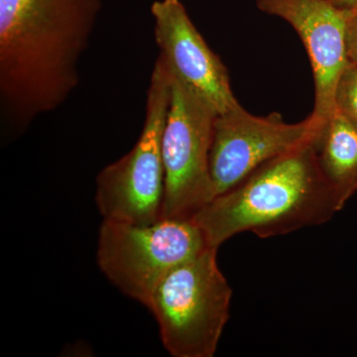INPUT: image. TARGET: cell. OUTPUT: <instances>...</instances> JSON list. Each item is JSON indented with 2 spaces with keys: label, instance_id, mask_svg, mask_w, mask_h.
Returning a JSON list of instances; mask_svg holds the SVG:
<instances>
[{
  "label": "cell",
  "instance_id": "obj_1",
  "mask_svg": "<svg viewBox=\"0 0 357 357\" xmlns=\"http://www.w3.org/2000/svg\"><path fill=\"white\" fill-rule=\"evenodd\" d=\"M102 0H0V114L14 137L79 84Z\"/></svg>",
  "mask_w": 357,
  "mask_h": 357
},
{
  "label": "cell",
  "instance_id": "obj_2",
  "mask_svg": "<svg viewBox=\"0 0 357 357\" xmlns=\"http://www.w3.org/2000/svg\"><path fill=\"white\" fill-rule=\"evenodd\" d=\"M318 133L265 162L192 218L210 248L241 232L269 238L324 225L342 210L319 166Z\"/></svg>",
  "mask_w": 357,
  "mask_h": 357
},
{
  "label": "cell",
  "instance_id": "obj_3",
  "mask_svg": "<svg viewBox=\"0 0 357 357\" xmlns=\"http://www.w3.org/2000/svg\"><path fill=\"white\" fill-rule=\"evenodd\" d=\"M208 248L172 270L156 288L148 309L167 351L175 357H213L229 319L232 290Z\"/></svg>",
  "mask_w": 357,
  "mask_h": 357
},
{
  "label": "cell",
  "instance_id": "obj_4",
  "mask_svg": "<svg viewBox=\"0 0 357 357\" xmlns=\"http://www.w3.org/2000/svg\"><path fill=\"white\" fill-rule=\"evenodd\" d=\"M170 98V74L158 56L147 89L144 124L137 142L96 178V203L103 220L150 225L162 218L165 192L162 135Z\"/></svg>",
  "mask_w": 357,
  "mask_h": 357
},
{
  "label": "cell",
  "instance_id": "obj_5",
  "mask_svg": "<svg viewBox=\"0 0 357 357\" xmlns=\"http://www.w3.org/2000/svg\"><path fill=\"white\" fill-rule=\"evenodd\" d=\"M210 248L194 218H160L150 225L103 220L98 267L131 299L148 307L162 280Z\"/></svg>",
  "mask_w": 357,
  "mask_h": 357
},
{
  "label": "cell",
  "instance_id": "obj_6",
  "mask_svg": "<svg viewBox=\"0 0 357 357\" xmlns=\"http://www.w3.org/2000/svg\"><path fill=\"white\" fill-rule=\"evenodd\" d=\"M168 70L171 98L162 135L165 172L162 218H192L213 199L210 155L218 112Z\"/></svg>",
  "mask_w": 357,
  "mask_h": 357
},
{
  "label": "cell",
  "instance_id": "obj_7",
  "mask_svg": "<svg viewBox=\"0 0 357 357\" xmlns=\"http://www.w3.org/2000/svg\"><path fill=\"white\" fill-rule=\"evenodd\" d=\"M321 128L311 115L287 123L278 112L256 116L243 105L218 114L210 155L213 198L236 187L265 162L312 139Z\"/></svg>",
  "mask_w": 357,
  "mask_h": 357
},
{
  "label": "cell",
  "instance_id": "obj_8",
  "mask_svg": "<svg viewBox=\"0 0 357 357\" xmlns=\"http://www.w3.org/2000/svg\"><path fill=\"white\" fill-rule=\"evenodd\" d=\"M259 10L287 21L298 33L311 63L314 84L312 121L323 128L335 112L338 79L347 64V11L330 0H256Z\"/></svg>",
  "mask_w": 357,
  "mask_h": 357
},
{
  "label": "cell",
  "instance_id": "obj_9",
  "mask_svg": "<svg viewBox=\"0 0 357 357\" xmlns=\"http://www.w3.org/2000/svg\"><path fill=\"white\" fill-rule=\"evenodd\" d=\"M159 57L176 76L215 107L218 114L241 107L229 70L192 22L180 0H155L151 6Z\"/></svg>",
  "mask_w": 357,
  "mask_h": 357
},
{
  "label": "cell",
  "instance_id": "obj_10",
  "mask_svg": "<svg viewBox=\"0 0 357 357\" xmlns=\"http://www.w3.org/2000/svg\"><path fill=\"white\" fill-rule=\"evenodd\" d=\"M317 157L342 208L357 192V126L335 110L316 137Z\"/></svg>",
  "mask_w": 357,
  "mask_h": 357
},
{
  "label": "cell",
  "instance_id": "obj_11",
  "mask_svg": "<svg viewBox=\"0 0 357 357\" xmlns=\"http://www.w3.org/2000/svg\"><path fill=\"white\" fill-rule=\"evenodd\" d=\"M335 110L357 126V65L349 62L338 79Z\"/></svg>",
  "mask_w": 357,
  "mask_h": 357
},
{
  "label": "cell",
  "instance_id": "obj_12",
  "mask_svg": "<svg viewBox=\"0 0 357 357\" xmlns=\"http://www.w3.org/2000/svg\"><path fill=\"white\" fill-rule=\"evenodd\" d=\"M345 35L349 62L357 65V11H347Z\"/></svg>",
  "mask_w": 357,
  "mask_h": 357
},
{
  "label": "cell",
  "instance_id": "obj_13",
  "mask_svg": "<svg viewBox=\"0 0 357 357\" xmlns=\"http://www.w3.org/2000/svg\"><path fill=\"white\" fill-rule=\"evenodd\" d=\"M338 8L345 11H357V0H330Z\"/></svg>",
  "mask_w": 357,
  "mask_h": 357
}]
</instances>
